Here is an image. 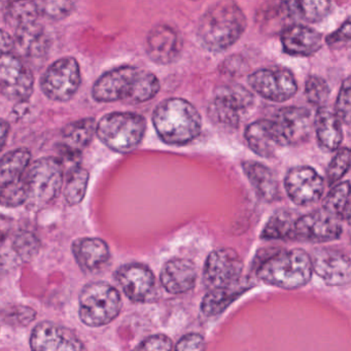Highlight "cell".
Listing matches in <instances>:
<instances>
[{"label":"cell","mask_w":351,"mask_h":351,"mask_svg":"<svg viewBox=\"0 0 351 351\" xmlns=\"http://www.w3.org/2000/svg\"><path fill=\"white\" fill-rule=\"evenodd\" d=\"M14 50H18L20 56H42L48 50V36L38 22L14 30Z\"/></svg>","instance_id":"484cf974"},{"label":"cell","mask_w":351,"mask_h":351,"mask_svg":"<svg viewBox=\"0 0 351 351\" xmlns=\"http://www.w3.org/2000/svg\"><path fill=\"white\" fill-rule=\"evenodd\" d=\"M138 350H171L173 349V343L169 337L165 335H155L141 341V344L136 346Z\"/></svg>","instance_id":"60d3db41"},{"label":"cell","mask_w":351,"mask_h":351,"mask_svg":"<svg viewBox=\"0 0 351 351\" xmlns=\"http://www.w3.org/2000/svg\"><path fill=\"white\" fill-rule=\"evenodd\" d=\"M254 264L256 276L263 282L283 289L304 287L313 273L310 254L301 248H267L258 254Z\"/></svg>","instance_id":"7a4b0ae2"},{"label":"cell","mask_w":351,"mask_h":351,"mask_svg":"<svg viewBox=\"0 0 351 351\" xmlns=\"http://www.w3.org/2000/svg\"><path fill=\"white\" fill-rule=\"evenodd\" d=\"M312 270L328 285L350 282L351 265L348 256L332 248H315L310 254Z\"/></svg>","instance_id":"e0dca14e"},{"label":"cell","mask_w":351,"mask_h":351,"mask_svg":"<svg viewBox=\"0 0 351 351\" xmlns=\"http://www.w3.org/2000/svg\"><path fill=\"white\" fill-rule=\"evenodd\" d=\"M82 83L81 66L73 57H63L50 65L40 79V89L48 99L67 102Z\"/></svg>","instance_id":"ba28073f"},{"label":"cell","mask_w":351,"mask_h":351,"mask_svg":"<svg viewBox=\"0 0 351 351\" xmlns=\"http://www.w3.org/2000/svg\"><path fill=\"white\" fill-rule=\"evenodd\" d=\"M40 16L36 0H14L5 12V22L16 30L38 23Z\"/></svg>","instance_id":"f546056e"},{"label":"cell","mask_w":351,"mask_h":351,"mask_svg":"<svg viewBox=\"0 0 351 351\" xmlns=\"http://www.w3.org/2000/svg\"><path fill=\"white\" fill-rule=\"evenodd\" d=\"M342 232L341 219L322 209L297 217L291 240L324 243L338 239Z\"/></svg>","instance_id":"7c38bea8"},{"label":"cell","mask_w":351,"mask_h":351,"mask_svg":"<svg viewBox=\"0 0 351 351\" xmlns=\"http://www.w3.org/2000/svg\"><path fill=\"white\" fill-rule=\"evenodd\" d=\"M32 153L25 147L13 149L0 158V188L19 180L25 173Z\"/></svg>","instance_id":"f1b7e54d"},{"label":"cell","mask_w":351,"mask_h":351,"mask_svg":"<svg viewBox=\"0 0 351 351\" xmlns=\"http://www.w3.org/2000/svg\"><path fill=\"white\" fill-rule=\"evenodd\" d=\"M243 262L232 248H221L209 254L203 270V283L209 291L235 285L241 278Z\"/></svg>","instance_id":"8fae6325"},{"label":"cell","mask_w":351,"mask_h":351,"mask_svg":"<svg viewBox=\"0 0 351 351\" xmlns=\"http://www.w3.org/2000/svg\"><path fill=\"white\" fill-rule=\"evenodd\" d=\"M332 0H295V9L301 17L315 23L326 17L332 9Z\"/></svg>","instance_id":"e575fe53"},{"label":"cell","mask_w":351,"mask_h":351,"mask_svg":"<svg viewBox=\"0 0 351 351\" xmlns=\"http://www.w3.org/2000/svg\"><path fill=\"white\" fill-rule=\"evenodd\" d=\"M26 195L22 178L13 184L0 188V205L3 207L22 206L25 203Z\"/></svg>","instance_id":"f35d334b"},{"label":"cell","mask_w":351,"mask_h":351,"mask_svg":"<svg viewBox=\"0 0 351 351\" xmlns=\"http://www.w3.org/2000/svg\"><path fill=\"white\" fill-rule=\"evenodd\" d=\"M330 90L328 83L319 77L312 75L306 82L305 95L310 104L324 106L330 97Z\"/></svg>","instance_id":"74e56055"},{"label":"cell","mask_w":351,"mask_h":351,"mask_svg":"<svg viewBox=\"0 0 351 351\" xmlns=\"http://www.w3.org/2000/svg\"><path fill=\"white\" fill-rule=\"evenodd\" d=\"M254 102V95L242 86H223L209 104V116L219 124L235 128L252 110Z\"/></svg>","instance_id":"9c48e42d"},{"label":"cell","mask_w":351,"mask_h":351,"mask_svg":"<svg viewBox=\"0 0 351 351\" xmlns=\"http://www.w3.org/2000/svg\"><path fill=\"white\" fill-rule=\"evenodd\" d=\"M96 124L97 123L92 118L81 119L67 124L61 133V153L71 159H75L81 155L82 151L93 141Z\"/></svg>","instance_id":"603a6c76"},{"label":"cell","mask_w":351,"mask_h":351,"mask_svg":"<svg viewBox=\"0 0 351 351\" xmlns=\"http://www.w3.org/2000/svg\"><path fill=\"white\" fill-rule=\"evenodd\" d=\"M14 227V221L7 215H0V246L5 243Z\"/></svg>","instance_id":"f6af8a7d"},{"label":"cell","mask_w":351,"mask_h":351,"mask_svg":"<svg viewBox=\"0 0 351 351\" xmlns=\"http://www.w3.org/2000/svg\"><path fill=\"white\" fill-rule=\"evenodd\" d=\"M350 20L347 19L345 23L341 26L336 32L330 34L328 38H326V44L332 48L342 46V45L348 44L350 42L351 32H350Z\"/></svg>","instance_id":"7bdbcfd3"},{"label":"cell","mask_w":351,"mask_h":351,"mask_svg":"<svg viewBox=\"0 0 351 351\" xmlns=\"http://www.w3.org/2000/svg\"><path fill=\"white\" fill-rule=\"evenodd\" d=\"M36 315V311L32 308L25 307V306H16L13 309L10 310L8 317L10 318L11 322L15 320L18 324L25 326V324H30L34 319Z\"/></svg>","instance_id":"ee69618b"},{"label":"cell","mask_w":351,"mask_h":351,"mask_svg":"<svg viewBox=\"0 0 351 351\" xmlns=\"http://www.w3.org/2000/svg\"><path fill=\"white\" fill-rule=\"evenodd\" d=\"M324 210L338 217L341 221H349L350 217V199H349V182L336 184L328 193L324 200Z\"/></svg>","instance_id":"4dcf8cb0"},{"label":"cell","mask_w":351,"mask_h":351,"mask_svg":"<svg viewBox=\"0 0 351 351\" xmlns=\"http://www.w3.org/2000/svg\"><path fill=\"white\" fill-rule=\"evenodd\" d=\"M295 219L297 217L289 211L274 213L265 225L261 238L265 240L291 239Z\"/></svg>","instance_id":"1f68e13d"},{"label":"cell","mask_w":351,"mask_h":351,"mask_svg":"<svg viewBox=\"0 0 351 351\" xmlns=\"http://www.w3.org/2000/svg\"><path fill=\"white\" fill-rule=\"evenodd\" d=\"M10 133V124L5 120L0 119V151L5 147Z\"/></svg>","instance_id":"7dc6e473"},{"label":"cell","mask_w":351,"mask_h":351,"mask_svg":"<svg viewBox=\"0 0 351 351\" xmlns=\"http://www.w3.org/2000/svg\"><path fill=\"white\" fill-rule=\"evenodd\" d=\"M285 186L287 196L295 204L305 206L322 198L324 180L313 168L297 166L285 176Z\"/></svg>","instance_id":"2e32d148"},{"label":"cell","mask_w":351,"mask_h":351,"mask_svg":"<svg viewBox=\"0 0 351 351\" xmlns=\"http://www.w3.org/2000/svg\"><path fill=\"white\" fill-rule=\"evenodd\" d=\"M248 84L258 95L273 102L287 101L298 91L297 81L293 73L281 67L254 71L248 77Z\"/></svg>","instance_id":"4fadbf2b"},{"label":"cell","mask_w":351,"mask_h":351,"mask_svg":"<svg viewBox=\"0 0 351 351\" xmlns=\"http://www.w3.org/2000/svg\"><path fill=\"white\" fill-rule=\"evenodd\" d=\"M71 250L82 270L87 273L97 272L110 258L108 243L100 238H80L73 241Z\"/></svg>","instance_id":"7402d4cb"},{"label":"cell","mask_w":351,"mask_h":351,"mask_svg":"<svg viewBox=\"0 0 351 351\" xmlns=\"http://www.w3.org/2000/svg\"><path fill=\"white\" fill-rule=\"evenodd\" d=\"M244 173L264 200L273 201L278 195V182L270 168L256 161L242 163Z\"/></svg>","instance_id":"4316f807"},{"label":"cell","mask_w":351,"mask_h":351,"mask_svg":"<svg viewBox=\"0 0 351 351\" xmlns=\"http://www.w3.org/2000/svg\"><path fill=\"white\" fill-rule=\"evenodd\" d=\"M174 348L180 351L204 350L205 340L200 334H188L176 343Z\"/></svg>","instance_id":"b9f144b4"},{"label":"cell","mask_w":351,"mask_h":351,"mask_svg":"<svg viewBox=\"0 0 351 351\" xmlns=\"http://www.w3.org/2000/svg\"><path fill=\"white\" fill-rule=\"evenodd\" d=\"M160 280L162 287L169 293H188L196 285V266L186 258H172L164 265Z\"/></svg>","instance_id":"ffe728a7"},{"label":"cell","mask_w":351,"mask_h":351,"mask_svg":"<svg viewBox=\"0 0 351 351\" xmlns=\"http://www.w3.org/2000/svg\"><path fill=\"white\" fill-rule=\"evenodd\" d=\"M64 167L56 157H45L28 166L22 176L25 189L24 206L30 211L46 208L60 194L62 189Z\"/></svg>","instance_id":"5b68a950"},{"label":"cell","mask_w":351,"mask_h":351,"mask_svg":"<svg viewBox=\"0 0 351 351\" xmlns=\"http://www.w3.org/2000/svg\"><path fill=\"white\" fill-rule=\"evenodd\" d=\"M246 26L245 15L239 5L232 0H221L201 17L197 40L209 52H223L239 40Z\"/></svg>","instance_id":"3957f363"},{"label":"cell","mask_w":351,"mask_h":351,"mask_svg":"<svg viewBox=\"0 0 351 351\" xmlns=\"http://www.w3.org/2000/svg\"><path fill=\"white\" fill-rule=\"evenodd\" d=\"M30 346L36 351H67L85 349L77 335L51 322H40L32 330Z\"/></svg>","instance_id":"ac0fdd59"},{"label":"cell","mask_w":351,"mask_h":351,"mask_svg":"<svg viewBox=\"0 0 351 351\" xmlns=\"http://www.w3.org/2000/svg\"><path fill=\"white\" fill-rule=\"evenodd\" d=\"M89 178L88 170L79 166H75L69 171L64 190V198L67 204L73 206V205L80 204L84 200L87 192Z\"/></svg>","instance_id":"d6a6232c"},{"label":"cell","mask_w":351,"mask_h":351,"mask_svg":"<svg viewBox=\"0 0 351 351\" xmlns=\"http://www.w3.org/2000/svg\"><path fill=\"white\" fill-rule=\"evenodd\" d=\"M322 44L320 34L308 26H287L281 32L283 51L291 56H311L322 48Z\"/></svg>","instance_id":"44dd1931"},{"label":"cell","mask_w":351,"mask_h":351,"mask_svg":"<svg viewBox=\"0 0 351 351\" xmlns=\"http://www.w3.org/2000/svg\"><path fill=\"white\" fill-rule=\"evenodd\" d=\"M250 289L247 283L238 281L231 287L213 289L203 298L201 303V311L207 316L217 315L225 311L235 300Z\"/></svg>","instance_id":"83f0119b"},{"label":"cell","mask_w":351,"mask_h":351,"mask_svg":"<svg viewBox=\"0 0 351 351\" xmlns=\"http://www.w3.org/2000/svg\"><path fill=\"white\" fill-rule=\"evenodd\" d=\"M351 84L350 77H347L341 86L337 97L336 106H335V114L338 117L341 123L349 125L350 123V108H351Z\"/></svg>","instance_id":"ab89813d"},{"label":"cell","mask_w":351,"mask_h":351,"mask_svg":"<svg viewBox=\"0 0 351 351\" xmlns=\"http://www.w3.org/2000/svg\"><path fill=\"white\" fill-rule=\"evenodd\" d=\"M159 90L160 82L154 73L134 66H121L106 71L95 82L92 97L97 102L141 104L153 99Z\"/></svg>","instance_id":"6da1fadb"},{"label":"cell","mask_w":351,"mask_h":351,"mask_svg":"<svg viewBox=\"0 0 351 351\" xmlns=\"http://www.w3.org/2000/svg\"><path fill=\"white\" fill-rule=\"evenodd\" d=\"M42 243L36 234L30 231H21L13 242V248L20 260L30 262L40 252Z\"/></svg>","instance_id":"d590c367"},{"label":"cell","mask_w":351,"mask_h":351,"mask_svg":"<svg viewBox=\"0 0 351 351\" xmlns=\"http://www.w3.org/2000/svg\"><path fill=\"white\" fill-rule=\"evenodd\" d=\"M147 122L141 114L117 112L106 114L96 124V135L108 149L127 154L136 149L145 136Z\"/></svg>","instance_id":"8992f818"},{"label":"cell","mask_w":351,"mask_h":351,"mask_svg":"<svg viewBox=\"0 0 351 351\" xmlns=\"http://www.w3.org/2000/svg\"><path fill=\"white\" fill-rule=\"evenodd\" d=\"M153 124L160 138L171 145L191 143L202 128L198 110L182 98H169L161 102L154 112Z\"/></svg>","instance_id":"277c9868"},{"label":"cell","mask_w":351,"mask_h":351,"mask_svg":"<svg viewBox=\"0 0 351 351\" xmlns=\"http://www.w3.org/2000/svg\"><path fill=\"white\" fill-rule=\"evenodd\" d=\"M281 147L303 143L313 128L311 112L305 108H283L271 120Z\"/></svg>","instance_id":"5bb4252c"},{"label":"cell","mask_w":351,"mask_h":351,"mask_svg":"<svg viewBox=\"0 0 351 351\" xmlns=\"http://www.w3.org/2000/svg\"><path fill=\"white\" fill-rule=\"evenodd\" d=\"M245 139L250 149L262 158H271L281 147L271 120H258L248 125Z\"/></svg>","instance_id":"d4e9b609"},{"label":"cell","mask_w":351,"mask_h":351,"mask_svg":"<svg viewBox=\"0 0 351 351\" xmlns=\"http://www.w3.org/2000/svg\"><path fill=\"white\" fill-rule=\"evenodd\" d=\"M349 167H350V149L348 147H343L337 152L328 165V171H326L328 186H334L337 182H339L348 172Z\"/></svg>","instance_id":"8d00e7d4"},{"label":"cell","mask_w":351,"mask_h":351,"mask_svg":"<svg viewBox=\"0 0 351 351\" xmlns=\"http://www.w3.org/2000/svg\"><path fill=\"white\" fill-rule=\"evenodd\" d=\"M34 75L21 57L8 53L0 57V94L9 100L24 102L34 93Z\"/></svg>","instance_id":"30bf717a"},{"label":"cell","mask_w":351,"mask_h":351,"mask_svg":"<svg viewBox=\"0 0 351 351\" xmlns=\"http://www.w3.org/2000/svg\"><path fill=\"white\" fill-rule=\"evenodd\" d=\"M182 51L180 34L171 26H155L147 40V53L157 64L167 65L178 60Z\"/></svg>","instance_id":"d6986e66"},{"label":"cell","mask_w":351,"mask_h":351,"mask_svg":"<svg viewBox=\"0 0 351 351\" xmlns=\"http://www.w3.org/2000/svg\"><path fill=\"white\" fill-rule=\"evenodd\" d=\"M3 269H5V262H3V258L0 256V276L3 274Z\"/></svg>","instance_id":"c3c4849f"},{"label":"cell","mask_w":351,"mask_h":351,"mask_svg":"<svg viewBox=\"0 0 351 351\" xmlns=\"http://www.w3.org/2000/svg\"><path fill=\"white\" fill-rule=\"evenodd\" d=\"M318 143L328 151H336L343 141L342 123L334 110L320 106L313 119Z\"/></svg>","instance_id":"cb8c5ba5"},{"label":"cell","mask_w":351,"mask_h":351,"mask_svg":"<svg viewBox=\"0 0 351 351\" xmlns=\"http://www.w3.org/2000/svg\"><path fill=\"white\" fill-rule=\"evenodd\" d=\"M116 280L125 295L136 303H147L157 299L158 289L153 271L138 263L123 265L118 269Z\"/></svg>","instance_id":"9a60e30c"},{"label":"cell","mask_w":351,"mask_h":351,"mask_svg":"<svg viewBox=\"0 0 351 351\" xmlns=\"http://www.w3.org/2000/svg\"><path fill=\"white\" fill-rule=\"evenodd\" d=\"M40 15L54 21L66 19L75 12L77 0H36Z\"/></svg>","instance_id":"836d02e7"},{"label":"cell","mask_w":351,"mask_h":351,"mask_svg":"<svg viewBox=\"0 0 351 351\" xmlns=\"http://www.w3.org/2000/svg\"><path fill=\"white\" fill-rule=\"evenodd\" d=\"M14 51V38L11 34L0 28V57Z\"/></svg>","instance_id":"bcb514c9"},{"label":"cell","mask_w":351,"mask_h":351,"mask_svg":"<svg viewBox=\"0 0 351 351\" xmlns=\"http://www.w3.org/2000/svg\"><path fill=\"white\" fill-rule=\"evenodd\" d=\"M122 299L116 287L104 281L88 283L79 298L82 322L92 328L104 326L120 314Z\"/></svg>","instance_id":"52a82bcc"}]
</instances>
